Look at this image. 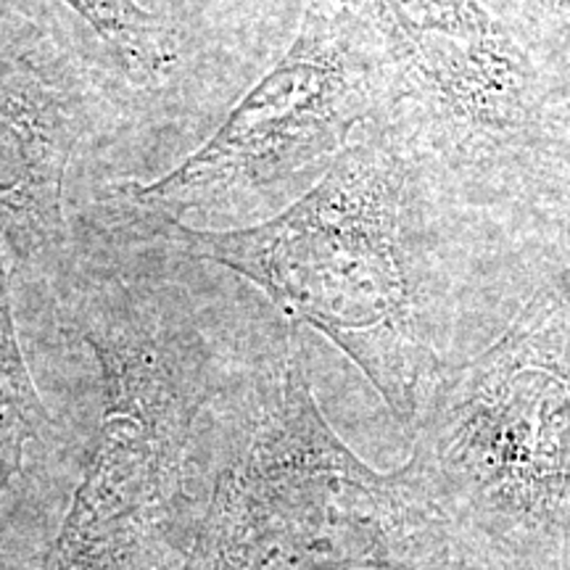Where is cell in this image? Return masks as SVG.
<instances>
[{
    "instance_id": "cell-1",
    "label": "cell",
    "mask_w": 570,
    "mask_h": 570,
    "mask_svg": "<svg viewBox=\"0 0 570 570\" xmlns=\"http://www.w3.org/2000/svg\"><path fill=\"white\" fill-rule=\"evenodd\" d=\"M167 225V246L244 277L291 325L336 344L412 433L462 356L489 296L515 315L523 291L499 269L381 117L315 185L269 219L196 230Z\"/></svg>"
},
{
    "instance_id": "cell-2",
    "label": "cell",
    "mask_w": 570,
    "mask_h": 570,
    "mask_svg": "<svg viewBox=\"0 0 570 570\" xmlns=\"http://www.w3.org/2000/svg\"><path fill=\"white\" fill-rule=\"evenodd\" d=\"M373 40L377 117L523 294L558 265L570 106L499 0H344Z\"/></svg>"
},
{
    "instance_id": "cell-3",
    "label": "cell",
    "mask_w": 570,
    "mask_h": 570,
    "mask_svg": "<svg viewBox=\"0 0 570 570\" xmlns=\"http://www.w3.org/2000/svg\"><path fill=\"white\" fill-rule=\"evenodd\" d=\"M212 465L185 491L167 570H449L460 558L417 468L377 473L312 394L277 327L212 407Z\"/></svg>"
},
{
    "instance_id": "cell-4",
    "label": "cell",
    "mask_w": 570,
    "mask_h": 570,
    "mask_svg": "<svg viewBox=\"0 0 570 570\" xmlns=\"http://www.w3.org/2000/svg\"><path fill=\"white\" fill-rule=\"evenodd\" d=\"M53 277L101 370L104 412L42 570H167L198 428L277 327L235 360L167 277L77 246Z\"/></svg>"
},
{
    "instance_id": "cell-5",
    "label": "cell",
    "mask_w": 570,
    "mask_h": 570,
    "mask_svg": "<svg viewBox=\"0 0 570 570\" xmlns=\"http://www.w3.org/2000/svg\"><path fill=\"white\" fill-rule=\"evenodd\" d=\"M410 462L462 544L547 558L570 544V277L560 265L433 389Z\"/></svg>"
},
{
    "instance_id": "cell-6",
    "label": "cell",
    "mask_w": 570,
    "mask_h": 570,
    "mask_svg": "<svg viewBox=\"0 0 570 570\" xmlns=\"http://www.w3.org/2000/svg\"><path fill=\"white\" fill-rule=\"evenodd\" d=\"M383 106L370 32L344 0H306L288 48L219 130L173 173L132 185L127 202L161 223L238 217L323 173Z\"/></svg>"
},
{
    "instance_id": "cell-7",
    "label": "cell",
    "mask_w": 570,
    "mask_h": 570,
    "mask_svg": "<svg viewBox=\"0 0 570 570\" xmlns=\"http://www.w3.org/2000/svg\"><path fill=\"white\" fill-rule=\"evenodd\" d=\"M98 119L88 69L27 19H0V240L30 273L56 275L71 252L63 188Z\"/></svg>"
},
{
    "instance_id": "cell-8",
    "label": "cell",
    "mask_w": 570,
    "mask_h": 570,
    "mask_svg": "<svg viewBox=\"0 0 570 570\" xmlns=\"http://www.w3.org/2000/svg\"><path fill=\"white\" fill-rule=\"evenodd\" d=\"M46 425L48 412L42 407L19 346L6 248L0 240V504L13 475L19 473L27 446L40 436Z\"/></svg>"
},
{
    "instance_id": "cell-9",
    "label": "cell",
    "mask_w": 570,
    "mask_h": 570,
    "mask_svg": "<svg viewBox=\"0 0 570 570\" xmlns=\"http://www.w3.org/2000/svg\"><path fill=\"white\" fill-rule=\"evenodd\" d=\"M61 3L88 21L117 56L125 75L140 88H161L173 77L177 61L175 38L138 0H61Z\"/></svg>"
},
{
    "instance_id": "cell-10",
    "label": "cell",
    "mask_w": 570,
    "mask_h": 570,
    "mask_svg": "<svg viewBox=\"0 0 570 570\" xmlns=\"http://www.w3.org/2000/svg\"><path fill=\"white\" fill-rule=\"evenodd\" d=\"M570 106V0H499Z\"/></svg>"
},
{
    "instance_id": "cell-11",
    "label": "cell",
    "mask_w": 570,
    "mask_h": 570,
    "mask_svg": "<svg viewBox=\"0 0 570 570\" xmlns=\"http://www.w3.org/2000/svg\"><path fill=\"white\" fill-rule=\"evenodd\" d=\"M558 265L566 269L568 277H570V214L566 219V227H562L560 244H558Z\"/></svg>"
}]
</instances>
